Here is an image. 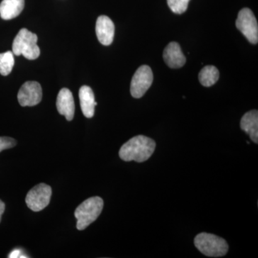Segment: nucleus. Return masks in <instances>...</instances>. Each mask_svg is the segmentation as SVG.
Masks as SVG:
<instances>
[{"mask_svg": "<svg viewBox=\"0 0 258 258\" xmlns=\"http://www.w3.org/2000/svg\"><path fill=\"white\" fill-rule=\"evenodd\" d=\"M79 98L83 115L86 118H92L95 113V106L98 105L95 101L93 90L89 86H82L80 88Z\"/></svg>", "mask_w": 258, "mask_h": 258, "instance_id": "nucleus-12", "label": "nucleus"}, {"mask_svg": "<svg viewBox=\"0 0 258 258\" xmlns=\"http://www.w3.org/2000/svg\"><path fill=\"white\" fill-rule=\"evenodd\" d=\"M15 64L14 54L12 51L0 53V74L7 76L13 71Z\"/></svg>", "mask_w": 258, "mask_h": 258, "instance_id": "nucleus-16", "label": "nucleus"}, {"mask_svg": "<svg viewBox=\"0 0 258 258\" xmlns=\"http://www.w3.org/2000/svg\"><path fill=\"white\" fill-rule=\"evenodd\" d=\"M52 189L49 185L39 184L30 189L27 195L25 202L30 210L40 212L50 204Z\"/></svg>", "mask_w": 258, "mask_h": 258, "instance_id": "nucleus-6", "label": "nucleus"}, {"mask_svg": "<svg viewBox=\"0 0 258 258\" xmlns=\"http://www.w3.org/2000/svg\"><path fill=\"white\" fill-rule=\"evenodd\" d=\"M10 258H16V257H27L26 256H24L22 253L21 250L20 249H15L13 250L9 255Z\"/></svg>", "mask_w": 258, "mask_h": 258, "instance_id": "nucleus-19", "label": "nucleus"}, {"mask_svg": "<svg viewBox=\"0 0 258 258\" xmlns=\"http://www.w3.org/2000/svg\"><path fill=\"white\" fill-rule=\"evenodd\" d=\"M37 42L36 34L32 33L28 29H21L13 41V54L17 56L23 55L28 60H35L40 55Z\"/></svg>", "mask_w": 258, "mask_h": 258, "instance_id": "nucleus-4", "label": "nucleus"}, {"mask_svg": "<svg viewBox=\"0 0 258 258\" xmlns=\"http://www.w3.org/2000/svg\"><path fill=\"white\" fill-rule=\"evenodd\" d=\"M103 208V200L99 197H93L85 200L76 208L75 217L77 219V229L83 230L96 221Z\"/></svg>", "mask_w": 258, "mask_h": 258, "instance_id": "nucleus-2", "label": "nucleus"}, {"mask_svg": "<svg viewBox=\"0 0 258 258\" xmlns=\"http://www.w3.org/2000/svg\"><path fill=\"white\" fill-rule=\"evenodd\" d=\"M190 0H167L168 5L175 14L181 15L187 10Z\"/></svg>", "mask_w": 258, "mask_h": 258, "instance_id": "nucleus-17", "label": "nucleus"}, {"mask_svg": "<svg viewBox=\"0 0 258 258\" xmlns=\"http://www.w3.org/2000/svg\"><path fill=\"white\" fill-rule=\"evenodd\" d=\"M164 62L171 69H180L186 63V57L181 51L179 43L171 42L163 52Z\"/></svg>", "mask_w": 258, "mask_h": 258, "instance_id": "nucleus-11", "label": "nucleus"}, {"mask_svg": "<svg viewBox=\"0 0 258 258\" xmlns=\"http://www.w3.org/2000/svg\"><path fill=\"white\" fill-rule=\"evenodd\" d=\"M236 27L250 43L257 44L258 25L252 10L249 8L240 10L236 20Z\"/></svg>", "mask_w": 258, "mask_h": 258, "instance_id": "nucleus-5", "label": "nucleus"}, {"mask_svg": "<svg viewBox=\"0 0 258 258\" xmlns=\"http://www.w3.org/2000/svg\"><path fill=\"white\" fill-rule=\"evenodd\" d=\"M220 78L218 69L213 66H205L199 74V80L205 87H210L217 83Z\"/></svg>", "mask_w": 258, "mask_h": 258, "instance_id": "nucleus-15", "label": "nucleus"}, {"mask_svg": "<svg viewBox=\"0 0 258 258\" xmlns=\"http://www.w3.org/2000/svg\"><path fill=\"white\" fill-rule=\"evenodd\" d=\"M240 127L250 137L254 143H258V111L252 110L242 116Z\"/></svg>", "mask_w": 258, "mask_h": 258, "instance_id": "nucleus-13", "label": "nucleus"}, {"mask_svg": "<svg viewBox=\"0 0 258 258\" xmlns=\"http://www.w3.org/2000/svg\"><path fill=\"white\" fill-rule=\"evenodd\" d=\"M42 87L36 81L24 83L18 94L19 103L23 107L36 106L42 101Z\"/></svg>", "mask_w": 258, "mask_h": 258, "instance_id": "nucleus-8", "label": "nucleus"}, {"mask_svg": "<svg viewBox=\"0 0 258 258\" xmlns=\"http://www.w3.org/2000/svg\"><path fill=\"white\" fill-rule=\"evenodd\" d=\"M5 210V204L0 200V222L2 220V216H3V213H4Z\"/></svg>", "mask_w": 258, "mask_h": 258, "instance_id": "nucleus-20", "label": "nucleus"}, {"mask_svg": "<svg viewBox=\"0 0 258 258\" xmlns=\"http://www.w3.org/2000/svg\"><path fill=\"white\" fill-rule=\"evenodd\" d=\"M195 245L202 253L212 257H223L229 249L223 238L206 232H202L195 237Z\"/></svg>", "mask_w": 258, "mask_h": 258, "instance_id": "nucleus-3", "label": "nucleus"}, {"mask_svg": "<svg viewBox=\"0 0 258 258\" xmlns=\"http://www.w3.org/2000/svg\"><path fill=\"white\" fill-rule=\"evenodd\" d=\"M156 146V142L153 139L143 135L137 136L122 146L119 157L124 161L144 162L152 157Z\"/></svg>", "mask_w": 258, "mask_h": 258, "instance_id": "nucleus-1", "label": "nucleus"}, {"mask_svg": "<svg viewBox=\"0 0 258 258\" xmlns=\"http://www.w3.org/2000/svg\"><path fill=\"white\" fill-rule=\"evenodd\" d=\"M15 139L10 137H0V152L6 149H12L16 146Z\"/></svg>", "mask_w": 258, "mask_h": 258, "instance_id": "nucleus-18", "label": "nucleus"}, {"mask_svg": "<svg viewBox=\"0 0 258 258\" xmlns=\"http://www.w3.org/2000/svg\"><path fill=\"white\" fill-rule=\"evenodd\" d=\"M96 32L98 41L102 45L108 46L113 41L115 34L114 24L108 17L101 15L97 19Z\"/></svg>", "mask_w": 258, "mask_h": 258, "instance_id": "nucleus-9", "label": "nucleus"}, {"mask_svg": "<svg viewBox=\"0 0 258 258\" xmlns=\"http://www.w3.org/2000/svg\"><path fill=\"white\" fill-rule=\"evenodd\" d=\"M154 76L149 66H142L136 71L131 83V94L135 98H140L152 85Z\"/></svg>", "mask_w": 258, "mask_h": 258, "instance_id": "nucleus-7", "label": "nucleus"}, {"mask_svg": "<svg viewBox=\"0 0 258 258\" xmlns=\"http://www.w3.org/2000/svg\"><path fill=\"white\" fill-rule=\"evenodd\" d=\"M25 8V0H3L0 4V17L5 20L17 18Z\"/></svg>", "mask_w": 258, "mask_h": 258, "instance_id": "nucleus-14", "label": "nucleus"}, {"mask_svg": "<svg viewBox=\"0 0 258 258\" xmlns=\"http://www.w3.org/2000/svg\"><path fill=\"white\" fill-rule=\"evenodd\" d=\"M57 111L68 120L74 119L75 102L73 93L68 88H62L59 92L56 102Z\"/></svg>", "mask_w": 258, "mask_h": 258, "instance_id": "nucleus-10", "label": "nucleus"}]
</instances>
